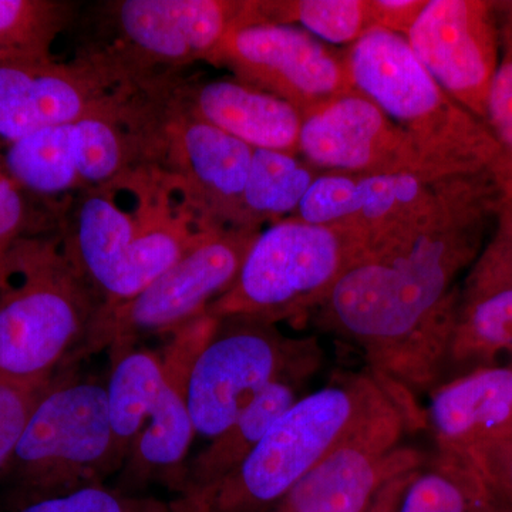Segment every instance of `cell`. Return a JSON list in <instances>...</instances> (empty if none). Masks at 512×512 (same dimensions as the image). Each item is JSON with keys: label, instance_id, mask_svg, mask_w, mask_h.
<instances>
[{"label": "cell", "instance_id": "cell-11", "mask_svg": "<svg viewBox=\"0 0 512 512\" xmlns=\"http://www.w3.org/2000/svg\"><path fill=\"white\" fill-rule=\"evenodd\" d=\"M207 63L286 101L302 119L356 90L345 53L295 25L232 29Z\"/></svg>", "mask_w": 512, "mask_h": 512}, {"label": "cell", "instance_id": "cell-27", "mask_svg": "<svg viewBox=\"0 0 512 512\" xmlns=\"http://www.w3.org/2000/svg\"><path fill=\"white\" fill-rule=\"evenodd\" d=\"M301 25L335 45H355L369 30V0H256V25Z\"/></svg>", "mask_w": 512, "mask_h": 512}, {"label": "cell", "instance_id": "cell-23", "mask_svg": "<svg viewBox=\"0 0 512 512\" xmlns=\"http://www.w3.org/2000/svg\"><path fill=\"white\" fill-rule=\"evenodd\" d=\"M0 164L23 194L52 198L80 190L74 123L43 128L9 144Z\"/></svg>", "mask_w": 512, "mask_h": 512}, {"label": "cell", "instance_id": "cell-5", "mask_svg": "<svg viewBox=\"0 0 512 512\" xmlns=\"http://www.w3.org/2000/svg\"><path fill=\"white\" fill-rule=\"evenodd\" d=\"M100 308L60 241L20 239L0 284V375L55 377L57 366L83 349Z\"/></svg>", "mask_w": 512, "mask_h": 512}, {"label": "cell", "instance_id": "cell-37", "mask_svg": "<svg viewBox=\"0 0 512 512\" xmlns=\"http://www.w3.org/2000/svg\"><path fill=\"white\" fill-rule=\"evenodd\" d=\"M504 436H512V421H511L510 427H508L507 433H505ZM501 437H503V436H501Z\"/></svg>", "mask_w": 512, "mask_h": 512}, {"label": "cell", "instance_id": "cell-4", "mask_svg": "<svg viewBox=\"0 0 512 512\" xmlns=\"http://www.w3.org/2000/svg\"><path fill=\"white\" fill-rule=\"evenodd\" d=\"M345 55L356 90L402 128L434 173L494 170L503 180V151L491 128L444 92L406 37L372 29Z\"/></svg>", "mask_w": 512, "mask_h": 512}, {"label": "cell", "instance_id": "cell-16", "mask_svg": "<svg viewBox=\"0 0 512 512\" xmlns=\"http://www.w3.org/2000/svg\"><path fill=\"white\" fill-rule=\"evenodd\" d=\"M298 154L322 173L447 178L434 173L402 128L359 90L302 120Z\"/></svg>", "mask_w": 512, "mask_h": 512}, {"label": "cell", "instance_id": "cell-26", "mask_svg": "<svg viewBox=\"0 0 512 512\" xmlns=\"http://www.w3.org/2000/svg\"><path fill=\"white\" fill-rule=\"evenodd\" d=\"M399 512H497V505L466 460L436 453L407 488Z\"/></svg>", "mask_w": 512, "mask_h": 512}, {"label": "cell", "instance_id": "cell-28", "mask_svg": "<svg viewBox=\"0 0 512 512\" xmlns=\"http://www.w3.org/2000/svg\"><path fill=\"white\" fill-rule=\"evenodd\" d=\"M500 60L488 96L487 123L503 151L504 178L512 195V2H497Z\"/></svg>", "mask_w": 512, "mask_h": 512}, {"label": "cell", "instance_id": "cell-3", "mask_svg": "<svg viewBox=\"0 0 512 512\" xmlns=\"http://www.w3.org/2000/svg\"><path fill=\"white\" fill-rule=\"evenodd\" d=\"M389 400L367 372L333 377L282 414L234 473L178 495L171 512L269 510Z\"/></svg>", "mask_w": 512, "mask_h": 512}, {"label": "cell", "instance_id": "cell-30", "mask_svg": "<svg viewBox=\"0 0 512 512\" xmlns=\"http://www.w3.org/2000/svg\"><path fill=\"white\" fill-rule=\"evenodd\" d=\"M512 286V197L505 198L490 239L471 266L461 296Z\"/></svg>", "mask_w": 512, "mask_h": 512}, {"label": "cell", "instance_id": "cell-12", "mask_svg": "<svg viewBox=\"0 0 512 512\" xmlns=\"http://www.w3.org/2000/svg\"><path fill=\"white\" fill-rule=\"evenodd\" d=\"M146 94L83 55L69 63L53 57L0 63V144L6 147L43 128L128 110Z\"/></svg>", "mask_w": 512, "mask_h": 512}, {"label": "cell", "instance_id": "cell-19", "mask_svg": "<svg viewBox=\"0 0 512 512\" xmlns=\"http://www.w3.org/2000/svg\"><path fill=\"white\" fill-rule=\"evenodd\" d=\"M173 106L220 128L247 146L298 154L302 116L279 97L239 80H214L167 90Z\"/></svg>", "mask_w": 512, "mask_h": 512}, {"label": "cell", "instance_id": "cell-31", "mask_svg": "<svg viewBox=\"0 0 512 512\" xmlns=\"http://www.w3.org/2000/svg\"><path fill=\"white\" fill-rule=\"evenodd\" d=\"M0 375V474L8 467L37 404L52 384Z\"/></svg>", "mask_w": 512, "mask_h": 512}, {"label": "cell", "instance_id": "cell-9", "mask_svg": "<svg viewBox=\"0 0 512 512\" xmlns=\"http://www.w3.org/2000/svg\"><path fill=\"white\" fill-rule=\"evenodd\" d=\"M262 229L217 228L163 272L156 281L120 305L101 306L84 352L110 348L119 353L150 335H174L237 281L248 251Z\"/></svg>", "mask_w": 512, "mask_h": 512}, {"label": "cell", "instance_id": "cell-1", "mask_svg": "<svg viewBox=\"0 0 512 512\" xmlns=\"http://www.w3.org/2000/svg\"><path fill=\"white\" fill-rule=\"evenodd\" d=\"M505 198L494 170L448 178L423 214L369 241L311 315L318 328L362 350L367 373L409 430L426 427L419 396L446 376L458 276L477 261Z\"/></svg>", "mask_w": 512, "mask_h": 512}, {"label": "cell", "instance_id": "cell-36", "mask_svg": "<svg viewBox=\"0 0 512 512\" xmlns=\"http://www.w3.org/2000/svg\"><path fill=\"white\" fill-rule=\"evenodd\" d=\"M495 505H497V512H512V505L510 504L497 503L495 501Z\"/></svg>", "mask_w": 512, "mask_h": 512}, {"label": "cell", "instance_id": "cell-2", "mask_svg": "<svg viewBox=\"0 0 512 512\" xmlns=\"http://www.w3.org/2000/svg\"><path fill=\"white\" fill-rule=\"evenodd\" d=\"M217 228L177 178L141 165L83 191L63 249L110 308L134 298Z\"/></svg>", "mask_w": 512, "mask_h": 512}, {"label": "cell", "instance_id": "cell-20", "mask_svg": "<svg viewBox=\"0 0 512 512\" xmlns=\"http://www.w3.org/2000/svg\"><path fill=\"white\" fill-rule=\"evenodd\" d=\"M436 453L463 458L471 448L504 436L512 421V360L478 367L440 383L424 409Z\"/></svg>", "mask_w": 512, "mask_h": 512}, {"label": "cell", "instance_id": "cell-13", "mask_svg": "<svg viewBox=\"0 0 512 512\" xmlns=\"http://www.w3.org/2000/svg\"><path fill=\"white\" fill-rule=\"evenodd\" d=\"M407 430L389 400L265 512L369 511L384 485L427 464L423 451L400 444Z\"/></svg>", "mask_w": 512, "mask_h": 512}, {"label": "cell", "instance_id": "cell-18", "mask_svg": "<svg viewBox=\"0 0 512 512\" xmlns=\"http://www.w3.org/2000/svg\"><path fill=\"white\" fill-rule=\"evenodd\" d=\"M448 178L412 173H323L292 218L348 229L372 241L423 214Z\"/></svg>", "mask_w": 512, "mask_h": 512}, {"label": "cell", "instance_id": "cell-15", "mask_svg": "<svg viewBox=\"0 0 512 512\" xmlns=\"http://www.w3.org/2000/svg\"><path fill=\"white\" fill-rule=\"evenodd\" d=\"M406 39L444 92L487 123L500 60L497 2L427 0Z\"/></svg>", "mask_w": 512, "mask_h": 512}, {"label": "cell", "instance_id": "cell-21", "mask_svg": "<svg viewBox=\"0 0 512 512\" xmlns=\"http://www.w3.org/2000/svg\"><path fill=\"white\" fill-rule=\"evenodd\" d=\"M319 366L302 367L272 383L237 419L185 464L178 495L224 480L249 457L272 424L301 399L306 380Z\"/></svg>", "mask_w": 512, "mask_h": 512}, {"label": "cell", "instance_id": "cell-25", "mask_svg": "<svg viewBox=\"0 0 512 512\" xmlns=\"http://www.w3.org/2000/svg\"><path fill=\"white\" fill-rule=\"evenodd\" d=\"M316 170L299 154L275 150H254L244 191V210L249 227L261 229L295 217L299 205L318 180Z\"/></svg>", "mask_w": 512, "mask_h": 512}, {"label": "cell", "instance_id": "cell-34", "mask_svg": "<svg viewBox=\"0 0 512 512\" xmlns=\"http://www.w3.org/2000/svg\"><path fill=\"white\" fill-rule=\"evenodd\" d=\"M426 3L427 0H369L372 28L406 37Z\"/></svg>", "mask_w": 512, "mask_h": 512}, {"label": "cell", "instance_id": "cell-6", "mask_svg": "<svg viewBox=\"0 0 512 512\" xmlns=\"http://www.w3.org/2000/svg\"><path fill=\"white\" fill-rule=\"evenodd\" d=\"M369 239L348 229L286 218L261 231L237 281L205 315L276 325L311 316L365 254Z\"/></svg>", "mask_w": 512, "mask_h": 512}, {"label": "cell", "instance_id": "cell-29", "mask_svg": "<svg viewBox=\"0 0 512 512\" xmlns=\"http://www.w3.org/2000/svg\"><path fill=\"white\" fill-rule=\"evenodd\" d=\"M13 512H171L170 503L138 497L101 485L79 488L56 497L19 503Z\"/></svg>", "mask_w": 512, "mask_h": 512}, {"label": "cell", "instance_id": "cell-35", "mask_svg": "<svg viewBox=\"0 0 512 512\" xmlns=\"http://www.w3.org/2000/svg\"><path fill=\"white\" fill-rule=\"evenodd\" d=\"M420 470L403 474V476L394 478L389 484L384 485L367 512H399L404 494H406L407 488L412 484L414 477L417 476Z\"/></svg>", "mask_w": 512, "mask_h": 512}, {"label": "cell", "instance_id": "cell-7", "mask_svg": "<svg viewBox=\"0 0 512 512\" xmlns=\"http://www.w3.org/2000/svg\"><path fill=\"white\" fill-rule=\"evenodd\" d=\"M255 25L254 0H119L101 3L97 39L83 56L146 92L208 62L232 29Z\"/></svg>", "mask_w": 512, "mask_h": 512}, {"label": "cell", "instance_id": "cell-22", "mask_svg": "<svg viewBox=\"0 0 512 512\" xmlns=\"http://www.w3.org/2000/svg\"><path fill=\"white\" fill-rule=\"evenodd\" d=\"M512 360V286L461 296L448 345L446 373L463 375L478 367Z\"/></svg>", "mask_w": 512, "mask_h": 512}, {"label": "cell", "instance_id": "cell-10", "mask_svg": "<svg viewBox=\"0 0 512 512\" xmlns=\"http://www.w3.org/2000/svg\"><path fill=\"white\" fill-rule=\"evenodd\" d=\"M320 362L313 339H289L275 325L256 320H220L192 369L195 434L214 439L276 380Z\"/></svg>", "mask_w": 512, "mask_h": 512}, {"label": "cell", "instance_id": "cell-32", "mask_svg": "<svg viewBox=\"0 0 512 512\" xmlns=\"http://www.w3.org/2000/svg\"><path fill=\"white\" fill-rule=\"evenodd\" d=\"M463 460L476 470L497 503L512 505V436L478 444Z\"/></svg>", "mask_w": 512, "mask_h": 512}, {"label": "cell", "instance_id": "cell-14", "mask_svg": "<svg viewBox=\"0 0 512 512\" xmlns=\"http://www.w3.org/2000/svg\"><path fill=\"white\" fill-rule=\"evenodd\" d=\"M252 156L254 148L177 109L164 93L151 165L177 178L215 227L254 228L244 210Z\"/></svg>", "mask_w": 512, "mask_h": 512}, {"label": "cell", "instance_id": "cell-17", "mask_svg": "<svg viewBox=\"0 0 512 512\" xmlns=\"http://www.w3.org/2000/svg\"><path fill=\"white\" fill-rule=\"evenodd\" d=\"M218 326L220 320L202 315L171 335L161 353L163 377L156 400L124 468L130 483L161 478L175 493L180 490L185 457L195 436L190 413L192 369Z\"/></svg>", "mask_w": 512, "mask_h": 512}, {"label": "cell", "instance_id": "cell-24", "mask_svg": "<svg viewBox=\"0 0 512 512\" xmlns=\"http://www.w3.org/2000/svg\"><path fill=\"white\" fill-rule=\"evenodd\" d=\"M113 355L107 402L117 453L126 463L156 400L163 377V356L153 350L133 348Z\"/></svg>", "mask_w": 512, "mask_h": 512}, {"label": "cell", "instance_id": "cell-33", "mask_svg": "<svg viewBox=\"0 0 512 512\" xmlns=\"http://www.w3.org/2000/svg\"><path fill=\"white\" fill-rule=\"evenodd\" d=\"M26 225V204L23 191L10 180L0 164V284L13 247L23 237Z\"/></svg>", "mask_w": 512, "mask_h": 512}, {"label": "cell", "instance_id": "cell-8", "mask_svg": "<svg viewBox=\"0 0 512 512\" xmlns=\"http://www.w3.org/2000/svg\"><path fill=\"white\" fill-rule=\"evenodd\" d=\"M123 464L106 386L56 375L0 476L13 485L19 504L101 485Z\"/></svg>", "mask_w": 512, "mask_h": 512}]
</instances>
